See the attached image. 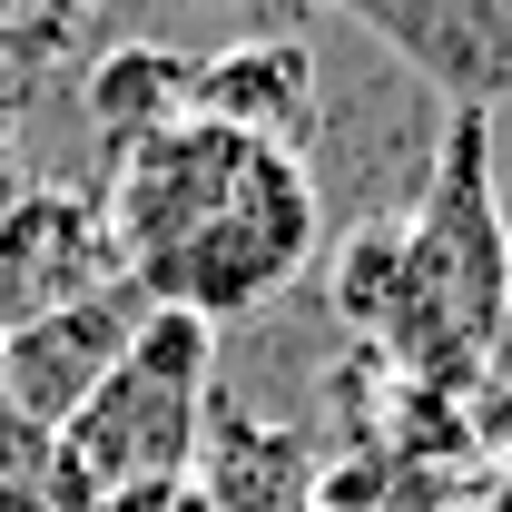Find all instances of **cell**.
<instances>
[{
  "mask_svg": "<svg viewBox=\"0 0 512 512\" xmlns=\"http://www.w3.org/2000/svg\"><path fill=\"white\" fill-rule=\"evenodd\" d=\"M207 10H217V0H207Z\"/></svg>",
  "mask_w": 512,
  "mask_h": 512,
  "instance_id": "cell-10",
  "label": "cell"
},
{
  "mask_svg": "<svg viewBox=\"0 0 512 512\" xmlns=\"http://www.w3.org/2000/svg\"><path fill=\"white\" fill-rule=\"evenodd\" d=\"M188 79H197V60L158 50V40L109 50L99 79H89V119H99V138H109V148H138V138L178 128V119H188Z\"/></svg>",
  "mask_w": 512,
  "mask_h": 512,
  "instance_id": "cell-8",
  "label": "cell"
},
{
  "mask_svg": "<svg viewBox=\"0 0 512 512\" xmlns=\"http://www.w3.org/2000/svg\"><path fill=\"white\" fill-rule=\"evenodd\" d=\"M138 316H148V296L119 276V286L79 296V306H60V316L10 325V335H0V414H20V424L50 444L69 414H79V404L109 384V365L128 355Z\"/></svg>",
  "mask_w": 512,
  "mask_h": 512,
  "instance_id": "cell-4",
  "label": "cell"
},
{
  "mask_svg": "<svg viewBox=\"0 0 512 512\" xmlns=\"http://www.w3.org/2000/svg\"><path fill=\"white\" fill-rule=\"evenodd\" d=\"M99 512H217V503H207L197 473H168V483H128V493H109Z\"/></svg>",
  "mask_w": 512,
  "mask_h": 512,
  "instance_id": "cell-9",
  "label": "cell"
},
{
  "mask_svg": "<svg viewBox=\"0 0 512 512\" xmlns=\"http://www.w3.org/2000/svg\"><path fill=\"white\" fill-rule=\"evenodd\" d=\"M335 306L394 335V355L424 375H463L503 335L512 247H503L493 178H483V109H453L414 227H365L335 247Z\"/></svg>",
  "mask_w": 512,
  "mask_h": 512,
  "instance_id": "cell-2",
  "label": "cell"
},
{
  "mask_svg": "<svg viewBox=\"0 0 512 512\" xmlns=\"http://www.w3.org/2000/svg\"><path fill=\"white\" fill-rule=\"evenodd\" d=\"M188 119L266 138V148H306V128H316V60L296 40H237V50L197 60Z\"/></svg>",
  "mask_w": 512,
  "mask_h": 512,
  "instance_id": "cell-7",
  "label": "cell"
},
{
  "mask_svg": "<svg viewBox=\"0 0 512 512\" xmlns=\"http://www.w3.org/2000/svg\"><path fill=\"white\" fill-rule=\"evenodd\" d=\"M119 286V237L89 188H20L0 197V335L60 316L79 296Z\"/></svg>",
  "mask_w": 512,
  "mask_h": 512,
  "instance_id": "cell-5",
  "label": "cell"
},
{
  "mask_svg": "<svg viewBox=\"0 0 512 512\" xmlns=\"http://www.w3.org/2000/svg\"><path fill=\"white\" fill-rule=\"evenodd\" d=\"M99 207L119 237V276L148 306H178L197 325L256 316L266 296H286L325 237L306 158L207 119L119 148V178Z\"/></svg>",
  "mask_w": 512,
  "mask_h": 512,
  "instance_id": "cell-1",
  "label": "cell"
},
{
  "mask_svg": "<svg viewBox=\"0 0 512 512\" xmlns=\"http://www.w3.org/2000/svg\"><path fill=\"white\" fill-rule=\"evenodd\" d=\"M207 365H217V325L148 306L109 384L50 434V512H99L128 483H168L197 473V434H207Z\"/></svg>",
  "mask_w": 512,
  "mask_h": 512,
  "instance_id": "cell-3",
  "label": "cell"
},
{
  "mask_svg": "<svg viewBox=\"0 0 512 512\" xmlns=\"http://www.w3.org/2000/svg\"><path fill=\"white\" fill-rule=\"evenodd\" d=\"M355 20L384 30V50H404L453 109L512 99V0H355Z\"/></svg>",
  "mask_w": 512,
  "mask_h": 512,
  "instance_id": "cell-6",
  "label": "cell"
}]
</instances>
